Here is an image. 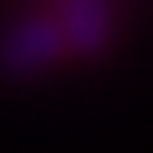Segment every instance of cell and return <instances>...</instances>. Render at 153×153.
Here are the masks:
<instances>
[{
  "instance_id": "obj_2",
  "label": "cell",
  "mask_w": 153,
  "mask_h": 153,
  "mask_svg": "<svg viewBox=\"0 0 153 153\" xmlns=\"http://www.w3.org/2000/svg\"><path fill=\"white\" fill-rule=\"evenodd\" d=\"M59 29H62V40L66 44L80 48V51H95L106 40V33H109V15L99 4H69L62 11Z\"/></svg>"
},
{
  "instance_id": "obj_1",
  "label": "cell",
  "mask_w": 153,
  "mask_h": 153,
  "mask_svg": "<svg viewBox=\"0 0 153 153\" xmlns=\"http://www.w3.org/2000/svg\"><path fill=\"white\" fill-rule=\"evenodd\" d=\"M62 44L66 40H62L59 22H48V18H26L22 26L11 29V36H7V44H4L0 55H4V66L26 73V69H36V66L51 62Z\"/></svg>"
}]
</instances>
